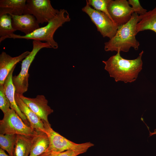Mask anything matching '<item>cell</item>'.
<instances>
[{"label": "cell", "mask_w": 156, "mask_h": 156, "mask_svg": "<svg viewBox=\"0 0 156 156\" xmlns=\"http://www.w3.org/2000/svg\"><path fill=\"white\" fill-rule=\"evenodd\" d=\"M120 52L118 51L116 55L112 56L107 60L103 61L105 65V69L116 82H133L142 69V57L144 51H142L136 59L130 60L122 58Z\"/></svg>", "instance_id": "6da1fadb"}, {"label": "cell", "mask_w": 156, "mask_h": 156, "mask_svg": "<svg viewBox=\"0 0 156 156\" xmlns=\"http://www.w3.org/2000/svg\"><path fill=\"white\" fill-rule=\"evenodd\" d=\"M139 21L138 14L133 12L130 20L126 24L118 27L115 35L105 43V51L127 52L131 47L138 50L140 43L135 38L136 28Z\"/></svg>", "instance_id": "7a4b0ae2"}, {"label": "cell", "mask_w": 156, "mask_h": 156, "mask_svg": "<svg viewBox=\"0 0 156 156\" xmlns=\"http://www.w3.org/2000/svg\"><path fill=\"white\" fill-rule=\"evenodd\" d=\"M70 20V18L68 11L64 9H60L56 16L45 26L40 27L31 33L23 36L13 34L0 38V42L7 38L31 39L44 41L49 44L51 48L57 49L58 47V45L54 39V34L59 28Z\"/></svg>", "instance_id": "3957f363"}, {"label": "cell", "mask_w": 156, "mask_h": 156, "mask_svg": "<svg viewBox=\"0 0 156 156\" xmlns=\"http://www.w3.org/2000/svg\"><path fill=\"white\" fill-rule=\"evenodd\" d=\"M32 43L31 51L22 61L20 72L18 75L12 77V80L15 89V93L18 94H23L27 90L29 77V69L37 53L42 48H51V45L46 42L33 40Z\"/></svg>", "instance_id": "277c9868"}, {"label": "cell", "mask_w": 156, "mask_h": 156, "mask_svg": "<svg viewBox=\"0 0 156 156\" xmlns=\"http://www.w3.org/2000/svg\"><path fill=\"white\" fill-rule=\"evenodd\" d=\"M37 131L26 125L13 109L10 108L0 120V134H14L33 137Z\"/></svg>", "instance_id": "5b68a950"}, {"label": "cell", "mask_w": 156, "mask_h": 156, "mask_svg": "<svg viewBox=\"0 0 156 156\" xmlns=\"http://www.w3.org/2000/svg\"><path fill=\"white\" fill-rule=\"evenodd\" d=\"M43 122L49 142V146L45 152H62L70 150L88 149L94 146L93 144L89 142L80 144L73 142L54 131L50 123Z\"/></svg>", "instance_id": "8992f818"}, {"label": "cell", "mask_w": 156, "mask_h": 156, "mask_svg": "<svg viewBox=\"0 0 156 156\" xmlns=\"http://www.w3.org/2000/svg\"><path fill=\"white\" fill-rule=\"evenodd\" d=\"M82 10L89 16L97 31L103 37H107L110 39L115 35L118 27L105 14L92 8L87 0Z\"/></svg>", "instance_id": "52a82bcc"}, {"label": "cell", "mask_w": 156, "mask_h": 156, "mask_svg": "<svg viewBox=\"0 0 156 156\" xmlns=\"http://www.w3.org/2000/svg\"><path fill=\"white\" fill-rule=\"evenodd\" d=\"M59 11L52 7L49 0H27L24 14L33 15L39 24H42L48 23Z\"/></svg>", "instance_id": "ba28073f"}, {"label": "cell", "mask_w": 156, "mask_h": 156, "mask_svg": "<svg viewBox=\"0 0 156 156\" xmlns=\"http://www.w3.org/2000/svg\"><path fill=\"white\" fill-rule=\"evenodd\" d=\"M107 10L112 20L118 27L127 23L135 12L126 0H109Z\"/></svg>", "instance_id": "9c48e42d"}, {"label": "cell", "mask_w": 156, "mask_h": 156, "mask_svg": "<svg viewBox=\"0 0 156 156\" xmlns=\"http://www.w3.org/2000/svg\"><path fill=\"white\" fill-rule=\"evenodd\" d=\"M18 95L43 122L49 123L48 116L53 112V110L48 105V101L44 96L38 95L35 98H30L25 97L23 94Z\"/></svg>", "instance_id": "30bf717a"}, {"label": "cell", "mask_w": 156, "mask_h": 156, "mask_svg": "<svg viewBox=\"0 0 156 156\" xmlns=\"http://www.w3.org/2000/svg\"><path fill=\"white\" fill-rule=\"evenodd\" d=\"M12 24L16 31L19 30L25 35L29 34L40 27L35 17L28 14L20 15H11Z\"/></svg>", "instance_id": "8fae6325"}, {"label": "cell", "mask_w": 156, "mask_h": 156, "mask_svg": "<svg viewBox=\"0 0 156 156\" xmlns=\"http://www.w3.org/2000/svg\"><path fill=\"white\" fill-rule=\"evenodd\" d=\"M28 51L20 55L12 57L4 51L0 55V85H3L9 73L20 61L24 59L30 53Z\"/></svg>", "instance_id": "7c38bea8"}, {"label": "cell", "mask_w": 156, "mask_h": 156, "mask_svg": "<svg viewBox=\"0 0 156 156\" xmlns=\"http://www.w3.org/2000/svg\"><path fill=\"white\" fill-rule=\"evenodd\" d=\"M15 97L17 105L29 122L30 126L37 131L47 133L41 119L23 101L18 94L15 93Z\"/></svg>", "instance_id": "4fadbf2b"}, {"label": "cell", "mask_w": 156, "mask_h": 156, "mask_svg": "<svg viewBox=\"0 0 156 156\" xmlns=\"http://www.w3.org/2000/svg\"><path fill=\"white\" fill-rule=\"evenodd\" d=\"M16 66L11 70L5 79L3 84L4 90L5 94L10 102V108L16 112L26 125L30 126L29 122L20 109L15 100V89L13 83L12 78L13 72Z\"/></svg>", "instance_id": "5bb4252c"}, {"label": "cell", "mask_w": 156, "mask_h": 156, "mask_svg": "<svg viewBox=\"0 0 156 156\" xmlns=\"http://www.w3.org/2000/svg\"><path fill=\"white\" fill-rule=\"evenodd\" d=\"M26 0H0V16L5 14L20 15L24 14Z\"/></svg>", "instance_id": "9a60e30c"}, {"label": "cell", "mask_w": 156, "mask_h": 156, "mask_svg": "<svg viewBox=\"0 0 156 156\" xmlns=\"http://www.w3.org/2000/svg\"><path fill=\"white\" fill-rule=\"evenodd\" d=\"M49 144V139L47 133L37 131L32 138L29 156H38L45 152Z\"/></svg>", "instance_id": "2e32d148"}, {"label": "cell", "mask_w": 156, "mask_h": 156, "mask_svg": "<svg viewBox=\"0 0 156 156\" xmlns=\"http://www.w3.org/2000/svg\"><path fill=\"white\" fill-rule=\"evenodd\" d=\"M139 16V21L136 28V34L140 31L147 30H152L156 33V6Z\"/></svg>", "instance_id": "e0dca14e"}, {"label": "cell", "mask_w": 156, "mask_h": 156, "mask_svg": "<svg viewBox=\"0 0 156 156\" xmlns=\"http://www.w3.org/2000/svg\"><path fill=\"white\" fill-rule=\"evenodd\" d=\"M33 136L17 135L14 150V156H29Z\"/></svg>", "instance_id": "ac0fdd59"}, {"label": "cell", "mask_w": 156, "mask_h": 156, "mask_svg": "<svg viewBox=\"0 0 156 156\" xmlns=\"http://www.w3.org/2000/svg\"><path fill=\"white\" fill-rule=\"evenodd\" d=\"M17 136L16 134H0V148L6 151L9 156H14V146Z\"/></svg>", "instance_id": "d6986e66"}, {"label": "cell", "mask_w": 156, "mask_h": 156, "mask_svg": "<svg viewBox=\"0 0 156 156\" xmlns=\"http://www.w3.org/2000/svg\"><path fill=\"white\" fill-rule=\"evenodd\" d=\"M15 31L12 26L11 15L5 14L0 16V38L14 34Z\"/></svg>", "instance_id": "ffe728a7"}, {"label": "cell", "mask_w": 156, "mask_h": 156, "mask_svg": "<svg viewBox=\"0 0 156 156\" xmlns=\"http://www.w3.org/2000/svg\"><path fill=\"white\" fill-rule=\"evenodd\" d=\"M109 0H88L89 5L94 9L101 12L107 15L112 21L107 10Z\"/></svg>", "instance_id": "44dd1931"}, {"label": "cell", "mask_w": 156, "mask_h": 156, "mask_svg": "<svg viewBox=\"0 0 156 156\" xmlns=\"http://www.w3.org/2000/svg\"><path fill=\"white\" fill-rule=\"evenodd\" d=\"M87 149L68 150L62 152H45L38 156H77L86 152Z\"/></svg>", "instance_id": "7402d4cb"}, {"label": "cell", "mask_w": 156, "mask_h": 156, "mask_svg": "<svg viewBox=\"0 0 156 156\" xmlns=\"http://www.w3.org/2000/svg\"><path fill=\"white\" fill-rule=\"evenodd\" d=\"M10 103L5 94L3 85H0V109L4 114L10 109Z\"/></svg>", "instance_id": "603a6c76"}, {"label": "cell", "mask_w": 156, "mask_h": 156, "mask_svg": "<svg viewBox=\"0 0 156 156\" xmlns=\"http://www.w3.org/2000/svg\"><path fill=\"white\" fill-rule=\"evenodd\" d=\"M128 2L129 5L132 6V8L135 10V12L141 15L147 12L146 9L143 8L141 6L139 0H129Z\"/></svg>", "instance_id": "cb8c5ba5"}, {"label": "cell", "mask_w": 156, "mask_h": 156, "mask_svg": "<svg viewBox=\"0 0 156 156\" xmlns=\"http://www.w3.org/2000/svg\"><path fill=\"white\" fill-rule=\"evenodd\" d=\"M0 156H9L5 152L4 150L0 148Z\"/></svg>", "instance_id": "d4e9b609"}, {"label": "cell", "mask_w": 156, "mask_h": 156, "mask_svg": "<svg viewBox=\"0 0 156 156\" xmlns=\"http://www.w3.org/2000/svg\"><path fill=\"white\" fill-rule=\"evenodd\" d=\"M150 136H151V135H154L156 134V129H155L153 133H151L150 132Z\"/></svg>", "instance_id": "484cf974"}]
</instances>
